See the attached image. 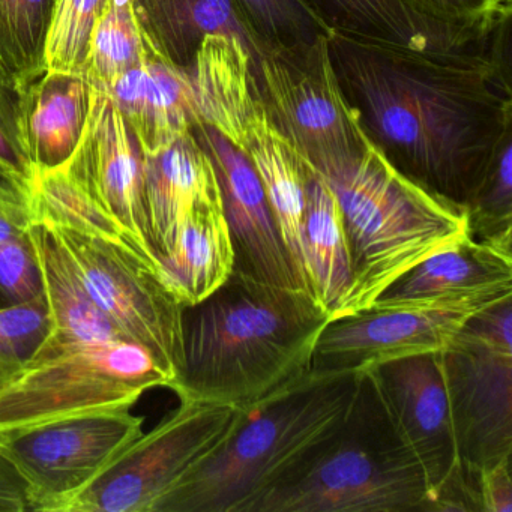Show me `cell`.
Here are the masks:
<instances>
[{
    "label": "cell",
    "mask_w": 512,
    "mask_h": 512,
    "mask_svg": "<svg viewBox=\"0 0 512 512\" xmlns=\"http://www.w3.org/2000/svg\"><path fill=\"white\" fill-rule=\"evenodd\" d=\"M383 404L434 496L436 511L479 512L476 476L461 470L440 352L370 365Z\"/></svg>",
    "instance_id": "12"
},
{
    "label": "cell",
    "mask_w": 512,
    "mask_h": 512,
    "mask_svg": "<svg viewBox=\"0 0 512 512\" xmlns=\"http://www.w3.org/2000/svg\"><path fill=\"white\" fill-rule=\"evenodd\" d=\"M143 181L158 259L172 250L191 209L221 203L214 166L191 131L161 151L143 152Z\"/></svg>",
    "instance_id": "20"
},
{
    "label": "cell",
    "mask_w": 512,
    "mask_h": 512,
    "mask_svg": "<svg viewBox=\"0 0 512 512\" xmlns=\"http://www.w3.org/2000/svg\"><path fill=\"white\" fill-rule=\"evenodd\" d=\"M466 214L472 241L512 254V134L500 145Z\"/></svg>",
    "instance_id": "30"
},
{
    "label": "cell",
    "mask_w": 512,
    "mask_h": 512,
    "mask_svg": "<svg viewBox=\"0 0 512 512\" xmlns=\"http://www.w3.org/2000/svg\"><path fill=\"white\" fill-rule=\"evenodd\" d=\"M53 4L55 0H0V79L19 91L46 71Z\"/></svg>",
    "instance_id": "28"
},
{
    "label": "cell",
    "mask_w": 512,
    "mask_h": 512,
    "mask_svg": "<svg viewBox=\"0 0 512 512\" xmlns=\"http://www.w3.org/2000/svg\"><path fill=\"white\" fill-rule=\"evenodd\" d=\"M235 266L223 205L191 209L169 253L158 259V275L182 305L199 304L226 283Z\"/></svg>",
    "instance_id": "23"
},
{
    "label": "cell",
    "mask_w": 512,
    "mask_h": 512,
    "mask_svg": "<svg viewBox=\"0 0 512 512\" xmlns=\"http://www.w3.org/2000/svg\"><path fill=\"white\" fill-rule=\"evenodd\" d=\"M314 172L337 199L349 242L353 284L337 317L367 310L413 266L469 236L464 209L413 184L370 143Z\"/></svg>",
    "instance_id": "4"
},
{
    "label": "cell",
    "mask_w": 512,
    "mask_h": 512,
    "mask_svg": "<svg viewBox=\"0 0 512 512\" xmlns=\"http://www.w3.org/2000/svg\"><path fill=\"white\" fill-rule=\"evenodd\" d=\"M329 56L362 133L401 175L464 209L512 134L496 52H418L332 34Z\"/></svg>",
    "instance_id": "1"
},
{
    "label": "cell",
    "mask_w": 512,
    "mask_h": 512,
    "mask_svg": "<svg viewBox=\"0 0 512 512\" xmlns=\"http://www.w3.org/2000/svg\"><path fill=\"white\" fill-rule=\"evenodd\" d=\"M413 10L449 25L494 35L509 25L511 0H403Z\"/></svg>",
    "instance_id": "35"
},
{
    "label": "cell",
    "mask_w": 512,
    "mask_h": 512,
    "mask_svg": "<svg viewBox=\"0 0 512 512\" xmlns=\"http://www.w3.org/2000/svg\"><path fill=\"white\" fill-rule=\"evenodd\" d=\"M31 200L0 182V302L5 307L44 298L43 277L32 244Z\"/></svg>",
    "instance_id": "26"
},
{
    "label": "cell",
    "mask_w": 512,
    "mask_h": 512,
    "mask_svg": "<svg viewBox=\"0 0 512 512\" xmlns=\"http://www.w3.org/2000/svg\"><path fill=\"white\" fill-rule=\"evenodd\" d=\"M479 512H512V458L476 473Z\"/></svg>",
    "instance_id": "36"
},
{
    "label": "cell",
    "mask_w": 512,
    "mask_h": 512,
    "mask_svg": "<svg viewBox=\"0 0 512 512\" xmlns=\"http://www.w3.org/2000/svg\"><path fill=\"white\" fill-rule=\"evenodd\" d=\"M148 43L137 22L133 0H109L91 38L85 76L98 88L142 65Z\"/></svg>",
    "instance_id": "29"
},
{
    "label": "cell",
    "mask_w": 512,
    "mask_h": 512,
    "mask_svg": "<svg viewBox=\"0 0 512 512\" xmlns=\"http://www.w3.org/2000/svg\"><path fill=\"white\" fill-rule=\"evenodd\" d=\"M328 38L265 50L257 61V83L272 124L314 170L355 157L370 143L338 85Z\"/></svg>",
    "instance_id": "11"
},
{
    "label": "cell",
    "mask_w": 512,
    "mask_h": 512,
    "mask_svg": "<svg viewBox=\"0 0 512 512\" xmlns=\"http://www.w3.org/2000/svg\"><path fill=\"white\" fill-rule=\"evenodd\" d=\"M301 254L314 298L334 319L352 289V262L340 206L314 170L305 185Z\"/></svg>",
    "instance_id": "25"
},
{
    "label": "cell",
    "mask_w": 512,
    "mask_h": 512,
    "mask_svg": "<svg viewBox=\"0 0 512 512\" xmlns=\"http://www.w3.org/2000/svg\"><path fill=\"white\" fill-rule=\"evenodd\" d=\"M109 0H55L44 49V67L85 76L91 38Z\"/></svg>",
    "instance_id": "31"
},
{
    "label": "cell",
    "mask_w": 512,
    "mask_h": 512,
    "mask_svg": "<svg viewBox=\"0 0 512 512\" xmlns=\"http://www.w3.org/2000/svg\"><path fill=\"white\" fill-rule=\"evenodd\" d=\"M133 7L146 43L181 70L214 35L241 41L257 68L262 47L233 0H133Z\"/></svg>",
    "instance_id": "21"
},
{
    "label": "cell",
    "mask_w": 512,
    "mask_h": 512,
    "mask_svg": "<svg viewBox=\"0 0 512 512\" xmlns=\"http://www.w3.org/2000/svg\"><path fill=\"white\" fill-rule=\"evenodd\" d=\"M170 388L151 353L128 338L71 344L32 359L0 389V431L92 410L130 406L149 389Z\"/></svg>",
    "instance_id": "6"
},
{
    "label": "cell",
    "mask_w": 512,
    "mask_h": 512,
    "mask_svg": "<svg viewBox=\"0 0 512 512\" xmlns=\"http://www.w3.org/2000/svg\"><path fill=\"white\" fill-rule=\"evenodd\" d=\"M245 407L182 400L130 443L65 512H152L157 500L235 430Z\"/></svg>",
    "instance_id": "9"
},
{
    "label": "cell",
    "mask_w": 512,
    "mask_h": 512,
    "mask_svg": "<svg viewBox=\"0 0 512 512\" xmlns=\"http://www.w3.org/2000/svg\"><path fill=\"white\" fill-rule=\"evenodd\" d=\"M190 131L214 166L235 253L233 271L263 283L310 293L281 239L250 158L205 122H194Z\"/></svg>",
    "instance_id": "14"
},
{
    "label": "cell",
    "mask_w": 512,
    "mask_h": 512,
    "mask_svg": "<svg viewBox=\"0 0 512 512\" xmlns=\"http://www.w3.org/2000/svg\"><path fill=\"white\" fill-rule=\"evenodd\" d=\"M100 89L133 128L145 154L166 148L197 121L187 70L170 64L149 44L142 65Z\"/></svg>",
    "instance_id": "18"
},
{
    "label": "cell",
    "mask_w": 512,
    "mask_h": 512,
    "mask_svg": "<svg viewBox=\"0 0 512 512\" xmlns=\"http://www.w3.org/2000/svg\"><path fill=\"white\" fill-rule=\"evenodd\" d=\"M35 175L23 127L22 94L0 79V182L29 196Z\"/></svg>",
    "instance_id": "34"
},
{
    "label": "cell",
    "mask_w": 512,
    "mask_h": 512,
    "mask_svg": "<svg viewBox=\"0 0 512 512\" xmlns=\"http://www.w3.org/2000/svg\"><path fill=\"white\" fill-rule=\"evenodd\" d=\"M239 149L247 154L256 169L281 239L292 257L293 265L313 295L305 277L301 254L305 185L313 167L293 143L275 128L266 107L247 131Z\"/></svg>",
    "instance_id": "24"
},
{
    "label": "cell",
    "mask_w": 512,
    "mask_h": 512,
    "mask_svg": "<svg viewBox=\"0 0 512 512\" xmlns=\"http://www.w3.org/2000/svg\"><path fill=\"white\" fill-rule=\"evenodd\" d=\"M49 227L95 307L128 340L151 353L172 389L182 367L184 307L157 269L125 242Z\"/></svg>",
    "instance_id": "8"
},
{
    "label": "cell",
    "mask_w": 512,
    "mask_h": 512,
    "mask_svg": "<svg viewBox=\"0 0 512 512\" xmlns=\"http://www.w3.org/2000/svg\"><path fill=\"white\" fill-rule=\"evenodd\" d=\"M329 34L418 52L487 49L494 35L430 19L403 0H302Z\"/></svg>",
    "instance_id": "17"
},
{
    "label": "cell",
    "mask_w": 512,
    "mask_h": 512,
    "mask_svg": "<svg viewBox=\"0 0 512 512\" xmlns=\"http://www.w3.org/2000/svg\"><path fill=\"white\" fill-rule=\"evenodd\" d=\"M490 305L367 308L332 319L314 347L310 368L362 370L406 356L440 352L470 316Z\"/></svg>",
    "instance_id": "15"
},
{
    "label": "cell",
    "mask_w": 512,
    "mask_h": 512,
    "mask_svg": "<svg viewBox=\"0 0 512 512\" xmlns=\"http://www.w3.org/2000/svg\"><path fill=\"white\" fill-rule=\"evenodd\" d=\"M332 317L305 290L233 271L182 313L179 400L248 407L310 370Z\"/></svg>",
    "instance_id": "2"
},
{
    "label": "cell",
    "mask_w": 512,
    "mask_h": 512,
    "mask_svg": "<svg viewBox=\"0 0 512 512\" xmlns=\"http://www.w3.org/2000/svg\"><path fill=\"white\" fill-rule=\"evenodd\" d=\"M32 217L38 223L130 245L119 224L65 172L64 167L38 170L32 184Z\"/></svg>",
    "instance_id": "27"
},
{
    "label": "cell",
    "mask_w": 512,
    "mask_h": 512,
    "mask_svg": "<svg viewBox=\"0 0 512 512\" xmlns=\"http://www.w3.org/2000/svg\"><path fill=\"white\" fill-rule=\"evenodd\" d=\"M358 376L359 370L310 368L245 407L235 430L152 512H253L331 443L349 415Z\"/></svg>",
    "instance_id": "3"
},
{
    "label": "cell",
    "mask_w": 512,
    "mask_h": 512,
    "mask_svg": "<svg viewBox=\"0 0 512 512\" xmlns=\"http://www.w3.org/2000/svg\"><path fill=\"white\" fill-rule=\"evenodd\" d=\"M49 331L46 296L26 304L0 307V389L31 364Z\"/></svg>",
    "instance_id": "33"
},
{
    "label": "cell",
    "mask_w": 512,
    "mask_h": 512,
    "mask_svg": "<svg viewBox=\"0 0 512 512\" xmlns=\"http://www.w3.org/2000/svg\"><path fill=\"white\" fill-rule=\"evenodd\" d=\"M409 511H436L434 496L365 368L359 370L349 415L331 443L253 508V512Z\"/></svg>",
    "instance_id": "5"
},
{
    "label": "cell",
    "mask_w": 512,
    "mask_h": 512,
    "mask_svg": "<svg viewBox=\"0 0 512 512\" xmlns=\"http://www.w3.org/2000/svg\"><path fill=\"white\" fill-rule=\"evenodd\" d=\"M20 94L26 145L35 170L64 166L85 131L91 82L83 74L46 70Z\"/></svg>",
    "instance_id": "22"
},
{
    "label": "cell",
    "mask_w": 512,
    "mask_h": 512,
    "mask_svg": "<svg viewBox=\"0 0 512 512\" xmlns=\"http://www.w3.org/2000/svg\"><path fill=\"white\" fill-rule=\"evenodd\" d=\"M262 47L292 49L331 37L302 0H233ZM260 53V55H262Z\"/></svg>",
    "instance_id": "32"
},
{
    "label": "cell",
    "mask_w": 512,
    "mask_h": 512,
    "mask_svg": "<svg viewBox=\"0 0 512 512\" xmlns=\"http://www.w3.org/2000/svg\"><path fill=\"white\" fill-rule=\"evenodd\" d=\"M187 74L197 121L211 125L239 148L265 109L253 56L236 38L214 35L200 44Z\"/></svg>",
    "instance_id": "19"
},
{
    "label": "cell",
    "mask_w": 512,
    "mask_h": 512,
    "mask_svg": "<svg viewBox=\"0 0 512 512\" xmlns=\"http://www.w3.org/2000/svg\"><path fill=\"white\" fill-rule=\"evenodd\" d=\"M62 167L119 224L131 247L158 272L146 212L143 149L133 128L103 89L92 85L85 131Z\"/></svg>",
    "instance_id": "13"
},
{
    "label": "cell",
    "mask_w": 512,
    "mask_h": 512,
    "mask_svg": "<svg viewBox=\"0 0 512 512\" xmlns=\"http://www.w3.org/2000/svg\"><path fill=\"white\" fill-rule=\"evenodd\" d=\"M133 407H109L0 431L4 455L28 484L31 512H65L143 433Z\"/></svg>",
    "instance_id": "10"
},
{
    "label": "cell",
    "mask_w": 512,
    "mask_h": 512,
    "mask_svg": "<svg viewBox=\"0 0 512 512\" xmlns=\"http://www.w3.org/2000/svg\"><path fill=\"white\" fill-rule=\"evenodd\" d=\"M440 359L461 470L511 460L512 296L470 316Z\"/></svg>",
    "instance_id": "7"
},
{
    "label": "cell",
    "mask_w": 512,
    "mask_h": 512,
    "mask_svg": "<svg viewBox=\"0 0 512 512\" xmlns=\"http://www.w3.org/2000/svg\"><path fill=\"white\" fill-rule=\"evenodd\" d=\"M0 512H31L28 484L0 454Z\"/></svg>",
    "instance_id": "37"
},
{
    "label": "cell",
    "mask_w": 512,
    "mask_h": 512,
    "mask_svg": "<svg viewBox=\"0 0 512 512\" xmlns=\"http://www.w3.org/2000/svg\"><path fill=\"white\" fill-rule=\"evenodd\" d=\"M0 307H5V305H4V304H2V302H0Z\"/></svg>",
    "instance_id": "38"
},
{
    "label": "cell",
    "mask_w": 512,
    "mask_h": 512,
    "mask_svg": "<svg viewBox=\"0 0 512 512\" xmlns=\"http://www.w3.org/2000/svg\"><path fill=\"white\" fill-rule=\"evenodd\" d=\"M512 296V254L469 236L431 254L386 287L371 308L493 305Z\"/></svg>",
    "instance_id": "16"
}]
</instances>
